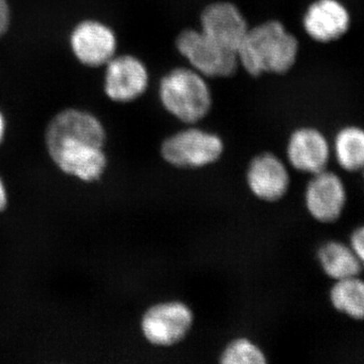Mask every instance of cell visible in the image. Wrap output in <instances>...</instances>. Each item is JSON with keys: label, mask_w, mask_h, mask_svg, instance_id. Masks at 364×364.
I'll use <instances>...</instances> for the list:
<instances>
[{"label": "cell", "mask_w": 364, "mask_h": 364, "mask_svg": "<svg viewBox=\"0 0 364 364\" xmlns=\"http://www.w3.org/2000/svg\"><path fill=\"white\" fill-rule=\"evenodd\" d=\"M158 97L170 116L186 124H196L212 111L213 93L208 78L191 67H176L159 81Z\"/></svg>", "instance_id": "cell-3"}, {"label": "cell", "mask_w": 364, "mask_h": 364, "mask_svg": "<svg viewBox=\"0 0 364 364\" xmlns=\"http://www.w3.org/2000/svg\"><path fill=\"white\" fill-rule=\"evenodd\" d=\"M348 244L364 269V225L353 230Z\"/></svg>", "instance_id": "cell-18"}, {"label": "cell", "mask_w": 364, "mask_h": 364, "mask_svg": "<svg viewBox=\"0 0 364 364\" xmlns=\"http://www.w3.org/2000/svg\"><path fill=\"white\" fill-rule=\"evenodd\" d=\"M7 133V119L4 112L0 109V146L4 144L6 140Z\"/></svg>", "instance_id": "cell-21"}, {"label": "cell", "mask_w": 364, "mask_h": 364, "mask_svg": "<svg viewBox=\"0 0 364 364\" xmlns=\"http://www.w3.org/2000/svg\"><path fill=\"white\" fill-rule=\"evenodd\" d=\"M226 145L221 136L188 124L167 136L160 154L170 166L178 169H202L215 164L224 155Z\"/></svg>", "instance_id": "cell-4"}, {"label": "cell", "mask_w": 364, "mask_h": 364, "mask_svg": "<svg viewBox=\"0 0 364 364\" xmlns=\"http://www.w3.org/2000/svg\"><path fill=\"white\" fill-rule=\"evenodd\" d=\"M317 259L323 272L334 282L360 275L363 270L349 244L338 240L324 242L318 248Z\"/></svg>", "instance_id": "cell-14"}, {"label": "cell", "mask_w": 364, "mask_h": 364, "mask_svg": "<svg viewBox=\"0 0 364 364\" xmlns=\"http://www.w3.org/2000/svg\"><path fill=\"white\" fill-rule=\"evenodd\" d=\"M330 303L337 312L355 321H364V279L360 275L334 282Z\"/></svg>", "instance_id": "cell-16"}, {"label": "cell", "mask_w": 364, "mask_h": 364, "mask_svg": "<svg viewBox=\"0 0 364 364\" xmlns=\"http://www.w3.org/2000/svg\"><path fill=\"white\" fill-rule=\"evenodd\" d=\"M298 38L277 20H269L249 28L237 50L239 67L252 77L264 74L284 75L298 61Z\"/></svg>", "instance_id": "cell-2"}, {"label": "cell", "mask_w": 364, "mask_h": 364, "mask_svg": "<svg viewBox=\"0 0 364 364\" xmlns=\"http://www.w3.org/2000/svg\"><path fill=\"white\" fill-rule=\"evenodd\" d=\"M11 23V9L9 0H0V39L9 32Z\"/></svg>", "instance_id": "cell-19"}, {"label": "cell", "mask_w": 364, "mask_h": 364, "mask_svg": "<svg viewBox=\"0 0 364 364\" xmlns=\"http://www.w3.org/2000/svg\"><path fill=\"white\" fill-rule=\"evenodd\" d=\"M117 36L104 21L85 18L78 21L69 33V47L79 64L87 68L107 65L117 55Z\"/></svg>", "instance_id": "cell-7"}, {"label": "cell", "mask_w": 364, "mask_h": 364, "mask_svg": "<svg viewBox=\"0 0 364 364\" xmlns=\"http://www.w3.org/2000/svg\"><path fill=\"white\" fill-rule=\"evenodd\" d=\"M222 364H264L267 355L262 348L248 337H237L229 342L220 353Z\"/></svg>", "instance_id": "cell-17"}, {"label": "cell", "mask_w": 364, "mask_h": 364, "mask_svg": "<svg viewBox=\"0 0 364 364\" xmlns=\"http://www.w3.org/2000/svg\"><path fill=\"white\" fill-rule=\"evenodd\" d=\"M363 178H364V170H363Z\"/></svg>", "instance_id": "cell-22"}, {"label": "cell", "mask_w": 364, "mask_h": 364, "mask_svg": "<svg viewBox=\"0 0 364 364\" xmlns=\"http://www.w3.org/2000/svg\"><path fill=\"white\" fill-rule=\"evenodd\" d=\"M149 85L148 67L135 55H116L105 66L104 92L114 104L135 102L145 95Z\"/></svg>", "instance_id": "cell-8"}, {"label": "cell", "mask_w": 364, "mask_h": 364, "mask_svg": "<svg viewBox=\"0 0 364 364\" xmlns=\"http://www.w3.org/2000/svg\"><path fill=\"white\" fill-rule=\"evenodd\" d=\"M196 316L191 306L179 299L153 304L144 312L140 330L144 339L152 346L169 348L188 336Z\"/></svg>", "instance_id": "cell-6"}, {"label": "cell", "mask_w": 364, "mask_h": 364, "mask_svg": "<svg viewBox=\"0 0 364 364\" xmlns=\"http://www.w3.org/2000/svg\"><path fill=\"white\" fill-rule=\"evenodd\" d=\"M332 156L344 171L364 170V128L359 124L341 127L333 139Z\"/></svg>", "instance_id": "cell-15"}, {"label": "cell", "mask_w": 364, "mask_h": 364, "mask_svg": "<svg viewBox=\"0 0 364 364\" xmlns=\"http://www.w3.org/2000/svg\"><path fill=\"white\" fill-rule=\"evenodd\" d=\"M286 152L287 162L294 170L314 176L328 169L332 145L320 129L304 126L289 135Z\"/></svg>", "instance_id": "cell-12"}, {"label": "cell", "mask_w": 364, "mask_h": 364, "mask_svg": "<svg viewBox=\"0 0 364 364\" xmlns=\"http://www.w3.org/2000/svg\"><path fill=\"white\" fill-rule=\"evenodd\" d=\"M44 140L50 159L67 176L86 183L105 176L107 129L92 112L78 107L56 112L46 127Z\"/></svg>", "instance_id": "cell-1"}, {"label": "cell", "mask_w": 364, "mask_h": 364, "mask_svg": "<svg viewBox=\"0 0 364 364\" xmlns=\"http://www.w3.org/2000/svg\"><path fill=\"white\" fill-rule=\"evenodd\" d=\"M311 176L304 195L306 212L321 224L338 221L347 203L344 181L328 169Z\"/></svg>", "instance_id": "cell-9"}, {"label": "cell", "mask_w": 364, "mask_h": 364, "mask_svg": "<svg viewBox=\"0 0 364 364\" xmlns=\"http://www.w3.org/2000/svg\"><path fill=\"white\" fill-rule=\"evenodd\" d=\"M306 35L314 42H338L350 32L352 14L342 0H313L301 18Z\"/></svg>", "instance_id": "cell-10"}, {"label": "cell", "mask_w": 364, "mask_h": 364, "mask_svg": "<svg viewBox=\"0 0 364 364\" xmlns=\"http://www.w3.org/2000/svg\"><path fill=\"white\" fill-rule=\"evenodd\" d=\"M200 28L223 47L236 52L249 28L240 9L231 1H215L203 9Z\"/></svg>", "instance_id": "cell-13"}, {"label": "cell", "mask_w": 364, "mask_h": 364, "mask_svg": "<svg viewBox=\"0 0 364 364\" xmlns=\"http://www.w3.org/2000/svg\"><path fill=\"white\" fill-rule=\"evenodd\" d=\"M9 205V193L4 179L0 176V213L4 212Z\"/></svg>", "instance_id": "cell-20"}, {"label": "cell", "mask_w": 364, "mask_h": 364, "mask_svg": "<svg viewBox=\"0 0 364 364\" xmlns=\"http://www.w3.org/2000/svg\"><path fill=\"white\" fill-rule=\"evenodd\" d=\"M246 184L257 200L264 203L282 200L291 188V174L286 163L272 152L255 155L246 169Z\"/></svg>", "instance_id": "cell-11"}, {"label": "cell", "mask_w": 364, "mask_h": 364, "mask_svg": "<svg viewBox=\"0 0 364 364\" xmlns=\"http://www.w3.org/2000/svg\"><path fill=\"white\" fill-rule=\"evenodd\" d=\"M177 52L205 78H228L239 68L237 53L210 39L200 28H184L176 39Z\"/></svg>", "instance_id": "cell-5"}]
</instances>
